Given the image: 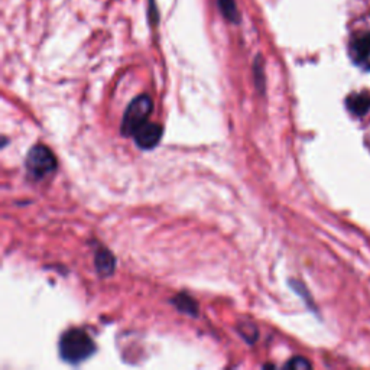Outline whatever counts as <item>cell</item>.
Returning a JSON list of instances; mask_svg holds the SVG:
<instances>
[{
	"label": "cell",
	"instance_id": "obj_5",
	"mask_svg": "<svg viewBox=\"0 0 370 370\" xmlns=\"http://www.w3.org/2000/svg\"><path fill=\"white\" fill-rule=\"evenodd\" d=\"M350 52L357 65L370 70V32L356 36L350 45Z\"/></svg>",
	"mask_w": 370,
	"mask_h": 370
},
{
	"label": "cell",
	"instance_id": "obj_7",
	"mask_svg": "<svg viewBox=\"0 0 370 370\" xmlns=\"http://www.w3.org/2000/svg\"><path fill=\"white\" fill-rule=\"evenodd\" d=\"M94 263H95V269L97 272H99L100 275H111L114 272V266H116V261L113 258L111 253L106 249H102L95 253V259H94Z\"/></svg>",
	"mask_w": 370,
	"mask_h": 370
},
{
	"label": "cell",
	"instance_id": "obj_10",
	"mask_svg": "<svg viewBox=\"0 0 370 370\" xmlns=\"http://www.w3.org/2000/svg\"><path fill=\"white\" fill-rule=\"evenodd\" d=\"M285 367H289V369H309L311 367V363L304 359V357H294L292 360H289Z\"/></svg>",
	"mask_w": 370,
	"mask_h": 370
},
{
	"label": "cell",
	"instance_id": "obj_1",
	"mask_svg": "<svg viewBox=\"0 0 370 370\" xmlns=\"http://www.w3.org/2000/svg\"><path fill=\"white\" fill-rule=\"evenodd\" d=\"M95 352V346L91 337L80 328H71L61 336L60 355L61 359L77 364L87 360Z\"/></svg>",
	"mask_w": 370,
	"mask_h": 370
},
{
	"label": "cell",
	"instance_id": "obj_9",
	"mask_svg": "<svg viewBox=\"0 0 370 370\" xmlns=\"http://www.w3.org/2000/svg\"><path fill=\"white\" fill-rule=\"evenodd\" d=\"M172 302L177 305V308L181 311V313H185V314H190V316H197L199 314V305L196 304V301H194L191 297H188L185 294L175 297L172 300Z\"/></svg>",
	"mask_w": 370,
	"mask_h": 370
},
{
	"label": "cell",
	"instance_id": "obj_8",
	"mask_svg": "<svg viewBox=\"0 0 370 370\" xmlns=\"http://www.w3.org/2000/svg\"><path fill=\"white\" fill-rule=\"evenodd\" d=\"M216 2L224 19H227L229 22H233V24L239 22V10H238L235 0H216Z\"/></svg>",
	"mask_w": 370,
	"mask_h": 370
},
{
	"label": "cell",
	"instance_id": "obj_2",
	"mask_svg": "<svg viewBox=\"0 0 370 370\" xmlns=\"http://www.w3.org/2000/svg\"><path fill=\"white\" fill-rule=\"evenodd\" d=\"M56 169V161L54 153L44 145L33 146L26 157V171L29 177L35 181L47 178Z\"/></svg>",
	"mask_w": 370,
	"mask_h": 370
},
{
	"label": "cell",
	"instance_id": "obj_3",
	"mask_svg": "<svg viewBox=\"0 0 370 370\" xmlns=\"http://www.w3.org/2000/svg\"><path fill=\"white\" fill-rule=\"evenodd\" d=\"M152 109L153 103L149 95L142 94L139 97H136L134 100L130 102V105L125 111L122 121V133L125 136H132L136 129L142 126L145 122H148Z\"/></svg>",
	"mask_w": 370,
	"mask_h": 370
},
{
	"label": "cell",
	"instance_id": "obj_6",
	"mask_svg": "<svg viewBox=\"0 0 370 370\" xmlns=\"http://www.w3.org/2000/svg\"><path fill=\"white\" fill-rule=\"evenodd\" d=\"M346 103L350 113L357 116V118H362V116L367 114L370 110V95L366 93L352 94Z\"/></svg>",
	"mask_w": 370,
	"mask_h": 370
},
{
	"label": "cell",
	"instance_id": "obj_4",
	"mask_svg": "<svg viewBox=\"0 0 370 370\" xmlns=\"http://www.w3.org/2000/svg\"><path fill=\"white\" fill-rule=\"evenodd\" d=\"M133 139L141 149H152L157 146L162 138V128L158 123L145 122L133 132Z\"/></svg>",
	"mask_w": 370,
	"mask_h": 370
}]
</instances>
